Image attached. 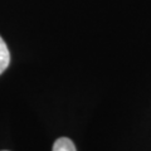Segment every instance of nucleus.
<instances>
[{"instance_id":"f257e3e1","label":"nucleus","mask_w":151,"mask_h":151,"mask_svg":"<svg viewBox=\"0 0 151 151\" xmlns=\"http://www.w3.org/2000/svg\"><path fill=\"white\" fill-rule=\"evenodd\" d=\"M9 63H10V53L6 43L0 35V74L9 67Z\"/></svg>"},{"instance_id":"f03ea898","label":"nucleus","mask_w":151,"mask_h":151,"mask_svg":"<svg viewBox=\"0 0 151 151\" xmlns=\"http://www.w3.org/2000/svg\"><path fill=\"white\" fill-rule=\"evenodd\" d=\"M52 151H77L73 141L68 137H59L55 140Z\"/></svg>"},{"instance_id":"7ed1b4c3","label":"nucleus","mask_w":151,"mask_h":151,"mask_svg":"<svg viewBox=\"0 0 151 151\" xmlns=\"http://www.w3.org/2000/svg\"><path fill=\"white\" fill-rule=\"evenodd\" d=\"M4 151H6V150H4Z\"/></svg>"}]
</instances>
